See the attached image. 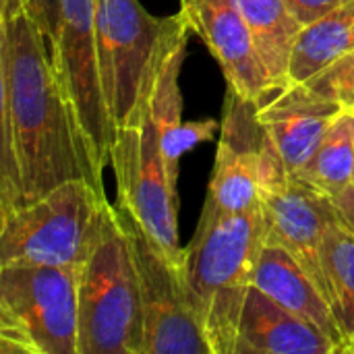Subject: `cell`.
<instances>
[{"mask_svg": "<svg viewBox=\"0 0 354 354\" xmlns=\"http://www.w3.org/2000/svg\"><path fill=\"white\" fill-rule=\"evenodd\" d=\"M71 178L104 191L44 33L25 0H0V216Z\"/></svg>", "mask_w": 354, "mask_h": 354, "instance_id": "6da1fadb", "label": "cell"}, {"mask_svg": "<svg viewBox=\"0 0 354 354\" xmlns=\"http://www.w3.org/2000/svg\"><path fill=\"white\" fill-rule=\"evenodd\" d=\"M266 245V216L257 205L241 214L199 216L183 249L189 305L214 354H234L241 311Z\"/></svg>", "mask_w": 354, "mask_h": 354, "instance_id": "7a4b0ae2", "label": "cell"}, {"mask_svg": "<svg viewBox=\"0 0 354 354\" xmlns=\"http://www.w3.org/2000/svg\"><path fill=\"white\" fill-rule=\"evenodd\" d=\"M79 354H143L139 276L120 220L110 205L102 230L77 270Z\"/></svg>", "mask_w": 354, "mask_h": 354, "instance_id": "3957f363", "label": "cell"}, {"mask_svg": "<svg viewBox=\"0 0 354 354\" xmlns=\"http://www.w3.org/2000/svg\"><path fill=\"white\" fill-rule=\"evenodd\" d=\"M110 201L87 178H71L35 201L0 216V266L81 268Z\"/></svg>", "mask_w": 354, "mask_h": 354, "instance_id": "277c9868", "label": "cell"}, {"mask_svg": "<svg viewBox=\"0 0 354 354\" xmlns=\"http://www.w3.org/2000/svg\"><path fill=\"white\" fill-rule=\"evenodd\" d=\"M0 353L79 354L77 268L0 266Z\"/></svg>", "mask_w": 354, "mask_h": 354, "instance_id": "5b68a950", "label": "cell"}, {"mask_svg": "<svg viewBox=\"0 0 354 354\" xmlns=\"http://www.w3.org/2000/svg\"><path fill=\"white\" fill-rule=\"evenodd\" d=\"M110 166L116 176L118 207L129 212L160 251L183 270L176 224L178 195L168 183L162 131L145 85L131 118L112 133Z\"/></svg>", "mask_w": 354, "mask_h": 354, "instance_id": "8992f818", "label": "cell"}, {"mask_svg": "<svg viewBox=\"0 0 354 354\" xmlns=\"http://www.w3.org/2000/svg\"><path fill=\"white\" fill-rule=\"evenodd\" d=\"M222 133L201 216L241 214L261 205L272 189L290 176L257 118V104L228 89L220 120Z\"/></svg>", "mask_w": 354, "mask_h": 354, "instance_id": "52a82bcc", "label": "cell"}, {"mask_svg": "<svg viewBox=\"0 0 354 354\" xmlns=\"http://www.w3.org/2000/svg\"><path fill=\"white\" fill-rule=\"evenodd\" d=\"M50 56L73 104L91 170L104 185L110 164L112 120L100 73L95 0H60V23Z\"/></svg>", "mask_w": 354, "mask_h": 354, "instance_id": "ba28073f", "label": "cell"}, {"mask_svg": "<svg viewBox=\"0 0 354 354\" xmlns=\"http://www.w3.org/2000/svg\"><path fill=\"white\" fill-rule=\"evenodd\" d=\"M118 212L139 276L143 354H214L189 305L180 268L160 251L129 212L122 207Z\"/></svg>", "mask_w": 354, "mask_h": 354, "instance_id": "9c48e42d", "label": "cell"}, {"mask_svg": "<svg viewBox=\"0 0 354 354\" xmlns=\"http://www.w3.org/2000/svg\"><path fill=\"white\" fill-rule=\"evenodd\" d=\"M166 21L149 15L139 0H95L100 73L112 133L137 108Z\"/></svg>", "mask_w": 354, "mask_h": 354, "instance_id": "30bf717a", "label": "cell"}, {"mask_svg": "<svg viewBox=\"0 0 354 354\" xmlns=\"http://www.w3.org/2000/svg\"><path fill=\"white\" fill-rule=\"evenodd\" d=\"M178 12L185 17L189 29L199 35L212 56H216L228 89L241 97L263 106L276 97L266 62L255 46L251 27L247 25L236 0H178Z\"/></svg>", "mask_w": 354, "mask_h": 354, "instance_id": "8fae6325", "label": "cell"}, {"mask_svg": "<svg viewBox=\"0 0 354 354\" xmlns=\"http://www.w3.org/2000/svg\"><path fill=\"white\" fill-rule=\"evenodd\" d=\"M261 207L266 216V243L284 247L328 299L322 245L328 226L338 220L334 199L290 176L284 185L263 195Z\"/></svg>", "mask_w": 354, "mask_h": 354, "instance_id": "7c38bea8", "label": "cell"}, {"mask_svg": "<svg viewBox=\"0 0 354 354\" xmlns=\"http://www.w3.org/2000/svg\"><path fill=\"white\" fill-rule=\"evenodd\" d=\"M334 100L315 95L295 85L257 106V118L274 141L288 176H297L313 158L328 127L342 112Z\"/></svg>", "mask_w": 354, "mask_h": 354, "instance_id": "4fadbf2b", "label": "cell"}, {"mask_svg": "<svg viewBox=\"0 0 354 354\" xmlns=\"http://www.w3.org/2000/svg\"><path fill=\"white\" fill-rule=\"evenodd\" d=\"M234 354H340V348L315 324L253 284L241 311Z\"/></svg>", "mask_w": 354, "mask_h": 354, "instance_id": "5bb4252c", "label": "cell"}, {"mask_svg": "<svg viewBox=\"0 0 354 354\" xmlns=\"http://www.w3.org/2000/svg\"><path fill=\"white\" fill-rule=\"evenodd\" d=\"M253 284L284 307L315 324L330 340L338 344L340 354L344 353V338L328 299L305 272V268L284 247L272 243L263 245Z\"/></svg>", "mask_w": 354, "mask_h": 354, "instance_id": "9a60e30c", "label": "cell"}, {"mask_svg": "<svg viewBox=\"0 0 354 354\" xmlns=\"http://www.w3.org/2000/svg\"><path fill=\"white\" fill-rule=\"evenodd\" d=\"M354 50V0L305 25L292 46L288 87L303 85Z\"/></svg>", "mask_w": 354, "mask_h": 354, "instance_id": "2e32d148", "label": "cell"}, {"mask_svg": "<svg viewBox=\"0 0 354 354\" xmlns=\"http://www.w3.org/2000/svg\"><path fill=\"white\" fill-rule=\"evenodd\" d=\"M255 46L278 91L288 89V62L295 39L303 29L284 0H236Z\"/></svg>", "mask_w": 354, "mask_h": 354, "instance_id": "e0dca14e", "label": "cell"}, {"mask_svg": "<svg viewBox=\"0 0 354 354\" xmlns=\"http://www.w3.org/2000/svg\"><path fill=\"white\" fill-rule=\"evenodd\" d=\"M334 197L354 183V110L342 112L328 127L313 158L295 176Z\"/></svg>", "mask_w": 354, "mask_h": 354, "instance_id": "ac0fdd59", "label": "cell"}, {"mask_svg": "<svg viewBox=\"0 0 354 354\" xmlns=\"http://www.w3.org/2000/svg\"><path fill=\"white\" fill-rule=\"evenodd\" d=\"M322 266L328 286V303L344 338V353L354 342V234L340 222H332L322 245Z\"/></svg>", "mask_w": 354, "mask_h": 354, "instance_id": "d6986e66", "label": "cell"}, {"mask_svg": "<svg viewBox=\"0 0 354 354\" xmlns=\"http://www.w3.org/2000/svg\"><path fill=\"white\" fill-rule=\"evenodd\" d=\"M218 122L216 118H201V120H191V122H178L172 129L162 131V156L166 164V174L170 187L176 191L178 183V164L180 158L191 151L195 145L212 141L216 135Z\"/></svg>", "mask_w": 354, "mask_h": 354, "instance_id": "ffe728a7", "label": "cell"}, {"mask_svg": "<svg viewBox=\"0 0 354 354\" xmlns=\"http://www.w3.org/2000/svg\"><path fill=\"white\" fill-rule=\"evenodd\" d=\"M303 87L315 95L334 100L340 106L354 110V50L311 81L303 83Z\"/></svg>", "mask_w": 354, "mask_h": 354, "instance_id": "44dd1931", "label": "cell"}, {"mask_svg": "<svg viewBox=\"0 0 354 354\" xmlns=\"http://www.w3.org/2000/svg\"><path fill=\"white\" fill-rule=\"evenodd\" d=\"M25 6L39 31L44 33L48 46H52L60 23V0H25Z\"/></svg>", "mask_w": 354, "mask_h": 354, "instance_id": "7402d4cb", "label": "cell"}, {"mask_svg": "<svg viewBox=\"0 0 354 354\" xmlns=\"http://www.w3.org/2000/svg\"><path fill=\"white\" fill-rule=\"evenodd\" d=\"M290 15L297 19V23L301 27L326 17L328 12L340 8L342 4L351 2V0H284Z\"/></svg>", "mask_w": 354, "mask_h": 354, "instance_id": "603a6c76", "label": "cell"}, {"mask_svg": "<svg viewBox=\"0 0 354 354\" xmlns=\"http://www.w3.org/2000/svg\"><path fill=\"white\" fill-rule=\"evenodd\" d=\"M332 199H334L340 222L354 234V183L344 191H340L338 195H334Z\"/></svg>", "mask_w": 354, "mask_h": 354, "instance_id": "cb8c5ba5", "label": "cell"}, {"mask_svg": "<svg viewBox=\"0 0 354 354\" xmlns=\"http://www.w3.org/2000/svg\"><path fill=\"white\" fill-rule=\"evenodd\" d=\"M346 354H354V342L348 346V348H346Z\"/></svg>", "mask_w": 354, "mask_h": 354, "instance_id": "d4e9b609", "label": "cell"}]
</instances>
